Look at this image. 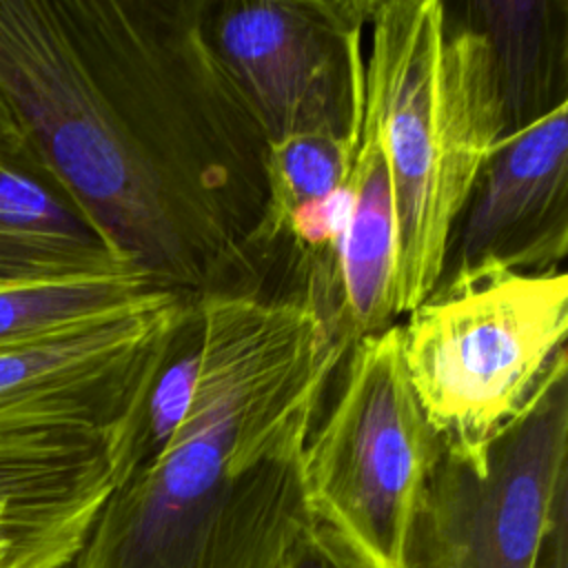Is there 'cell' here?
Segmentation results:
<instances>
[{"label":"cell","mask_w":568,"mask_h":568,"mask_svg":"<svg viewBox=\"0 0 568 568\" xmlns=\"http://www.w3.org/2000/svg\"><path fill=\"white\" fill-rule=\"evenodd\" d=\"M368 0H211L209 36L268 142L346 131L351 44Z\"/></svg>","instance_id":"7"},{"label":"cell","mask_w":568,"mask_h":568,"mask_svg":"<svg viewBox=\"0 0 568 568\" xmlns=\"http://www.w3.org/2000/svg\"><path fill=\"white\" fill-rule=\"evenodd\" d=\"M564 0H473L466 22L488 42L506 135L566 98L568 18Z\"/></svg>","instance_id":"13"},{"label":"cell","mask_w":568,"mask_h":568,"mask_svg":"<svg viewBox=\"0 0 568 568\" xmlns=\"http://www.w3.org/2000/svg\"><path fill=\"white\" fill-rule=\"evenodd\" d=\"M211 0H0V93L29 149L155 286L268 295V138Z\"/></svg>","instance_id":"1"},{"label":"cell","mask_w":568,"mask_h":568,"mask_svg":"<svg viewBox=\"0 0 568 568\" xmlns=\"http://www.w3.org/2000/svg\"><path fill=\"white\" fill-rule=\"evenodd\" d=\"M568 275L495 262L444 271L399 324L408 384L444 450L484 462L488 444L566 357Z\"/></svg>","instance_id":"4"},{"label":"cell","mask_w":568,"mask_h":568,"mask_svg":"<svg viewBox=\"0 0 568 568\" xmlns=\"http://www.w3.org/2000/svg\"><path fill=\"white\" fill-rule=\"evenodd\" d=\"M568 359H559L484 462L439 448L404 539L402 568H539L566 519Z\"/></svg>","instance_id":"6"},{"label":"cell","mask_w":568,"mask_h":568,"mask_svg":"<svg viewBox=\"0 0 568 568\" xmlns=\"http://www.w3.org/2000/svg\"><path fill=\"white\" fill-rule=\"evenodd\" d=\"M280 568H359L344 546L320 524L304 530L284 555Z\"/></svg>","instance_id":"16"},{"label":"cell","mask_w":568,"mask_h":568,"mask_svg":"<svg viewBox=\"0 0 568 568\" xmlns=\"http://www.w3.org/2000/svg\"><path fill=\"white\" fill-rule=\"evenodd\" d=\"M566 111L568 100L495 144L453 233L444 271L484 262L521 273L561 271L568 248Z\"/></svg>","instance_id":"9"},{"label":"cell","mask_w":568,"mask_h":568,"mask_svg":"<svg viewBox=\"0 0 568 568\" xmlns=\"http://www.w3.org/2000/svg\"><path fill=\"white\" fill-rule=\"evenodd\" d=\"M337 373V395L304 448L308 508L359 568H402L442 442L408 384L399 324L353 342Z\"/></svg>","instance_id":"5"},{"label":"cell","mask_w":568,"mask_h":568,"mask_svg":"<svg viewBox=\"0 0 568 568\" xmlns=\"http://www.w3.org/2000/svg\"><path fill=\"white\" fill-rule=\"evenodd\" d=\"M140 271L53 180L36 153L0 158V286Z\"/></svg>","instance_id":"12"},{"label":"cell","mask_w":568,"mask_h":568,"mask_svg":"<svg viewBox=\"0 0 568 568\" xmlns=\"http://www.w3.org/2000/svg\"><path fill=\"white\" fill-rule=\"evenodd\" d=\"M353 138L346 131H304L268 142L266 237L275 251L288 213L311 200L333 195L348 175Z\"/></svg>","instance_id":"15"},{"label":"cell","mask_w":568,"mask_h":568,"mask_svg":"<svg viewBox=\"0 0 568 568\" xmlns=\"http://www.w3.org/2000/svg\"><path fill=\"white\" fill-rule=\"evenodd\" d=\"M115 486L109 435L51 430L0 442V568H67Z\"/></svg>","instance_id":"10"},{"label":"cell","mask_w":568,"mask_h":568,"mask_svg":"<svg viewBox=\"0 0 568 568\" xmlns=\"http://www.w3.org/2000/svg\"><path fill=\"white\" fill-rule=\"evenodd\" d=\"M29 153L33 151L29 149L9 104L0 93V158H24Z\"/></svg>","instance_id":"17"},{"label":"cell","mask_w":568,"mask_h":568,"mask_svg":"<svg viewBox=\"0 0 568 568\" xmlns=\"http://www.w3.org/2000/svg\"><path fill=\"white\" fill-rule=\"evenodd\" d=\"M366 20L351 44V169L346 220L335 255L337 331L353 344L379 333L395 317L397 209L395 189L375 104L364 91L362 53Z\"/></svg>","instance_id":"11"},{"label":"cell","mask_w":568,"mask_h":568,"mask_svg":"<svg viewBox=\"0 0 568 568\" xmlns=\"http://www.w3.org/2000/svg\"><path fill=\"white\" fill-rule=\"evenodd\" d=\"M395 189V317L439 282L504 109L486 38L439 0H373L362 53Z\"/></svg>","instance_id":"3"},{"label":"cell","mask_w":568,"mask_h":568,"mask_svg":"<svg viewBox=\"0 0 568 568\" xmlns=\"http://www.w3.org/2000/svg\"><path fill=\"white\" fill-rule=\"evenodd\" d=\"M158 288L142 271L4 284L0 351L67 333L122 311Z\"/></svg>","instance_id":"14"},{"label":"cell","mask_w":568,"mask_h":568,"mask_svg":"<svg viewBox=\"0 0 568 568\" xmlns=\"http://www.w3.org/2000/svg\"><path fill=\"white\" fill-rule=\"evenodd\" d=\"M311 430L251 375L202 384L166 446L113 486L69 568H280L315 526Z\"/></svg>","instance_id":"2"},{"label":"cell","mask_w":568,"mask_h":568,"mask_svg":"<svg viewBox=\"0 0 568 568\" xmlns=\"http://www.w3.org/2000/svg\"><path fill=\"white\" fill-rule=\"evenodd\" d=\"M189 297L158 288L67 333L0 351V442L51 430L111 435Z\"/></svg>","instance_id":"8"}]
</instances>
